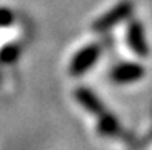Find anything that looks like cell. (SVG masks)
I'll return each mask as SVG.
<instances>
[{
  "mask_svg": "<svg viewBox=\"0 0 152 150\" xmlns=\"http://www.w3.org/2000/svg\"><path fill=\"white\" fill-rule=\"evenodd\" d=\"M97 129L98 132H100V135L103 136H114V135H117L118 133V130H120V124H118V121L117 118H115L114 115H111V113L106 110L103 115H100L97 118Z\"/></svg>",
  "mask_w": 152,
  "mask_h": 150,
  "instance_id": "obj_6",
  "label": "cell"
},
{
  "mask_svg": "<svg viewBox=\"0 0 152 150\" xmlns=\"http://www.w3.org/2000/svg\"><path fill=\"white\" fill-rule=\"evenodd\" d=\"M19 54H20L19 46H15V45H11V43H8V45H5V46L0 48V63H3V64H10V63H12V61H15V60H17Z\"/></svg>",
  "mask_w": 152,
  "mask_h": 150,
  "instance_id": "obj_7",
  "label": "cell"
},
{
  "mask_svg": "<svg viewBox=\"0 0 152 150\" xmlns=\"http://www.w3.org/2000/svg\"><path fill=\"white\" fill-rule=\"evenodd\" d=\"M132 11H134V3L129 2V0H124V2H120L118 5H115L114 8L100 15L98 19L94 22V26L92 29L95 32H103V31H108L111 28H114L115 25H118L121 22H124L126 19L132 15Z\"/></svg>",
  "mask_w": 152,
  "mask_h": 150,
  "instance_id": "obj_1",
  "label": "cell"
},
{
  "mask_svg": "<svg viewBox=\"0 0 152 150\" xmlns=\"http://www.w3.org/2000/svg\"><path fill=\"white\" fill-rule=\"evenodd\" d=\"M12 22V12L8 8H0V28L10 26Z\"/></svg>",
  "mask_w": 152,
  "mask_h": 150,
  "instance_id": "obj_8",
  "label": "cell"
},
{
  "mask_svg": "<svg viewBox=\"0 0 152 150\" xmlns=\"http://www.w3.org/2000/svg\"><path fill=\"white\" fill-rule=\"evenodd\" d=\"M74 96H75L77 103L82 104L85 107L86 112H89L91 115H94L97 118L106 112V107L102 104V101L98 100L89 89H86V87H78V89H75Z\"/></svg>",
  "mask_w": 152,
  "mask_h": 150,
  "instance_id": "obj_5",
  "label": "cell"
},
{
  "mask_svg": "<svg viewBox=\"0 0 152 150\" xmlns=\"http://www.w3.org/2000/svg\"><path fill=\"white\" fill-rule=\"evenodd\" d=\"M143 77H145V67L138 63H121L111 70L112 81L120 84L138 81Z\"/></svg>",
  "mask_w": 152,
  "mask_h": 150,
  "instance_id": "obj_4",
  "label": "cell"
},
{
  "mask_svg": "<svg viewBox=\"0 0 152 150\" xmlns=\"http://www.w3.org/2000/svg\"><path fill=\"white\" fill-rule=\"evenodd\" d=\"M102 54V49L98 45H88L83 49L77 51V54L72 57L69 63V74L72 77L83 75L86 70H89Z\"/></svg>",
  "mask_w": 152,
  "mask_h": 150,
  "instance_id": "obj_2",
  "label": "cell"
},
{
  "mask_svg": "<svg viewBox=\"0 0 152 150\" xmlns=\"http://www.w3.org/2000/svg\"><path fill=\"white\" fill-rule=\"evenodd\" d=\"M126 41L131 51L138 57H148L149 55V46L145 37V28L138 20H131L126 31Z\"/></svg>",
  "mask_w": 152,
  "mask_h": 150,
  "instance_id": "obj_3",
  "label": "cell"
}]
</instances>
